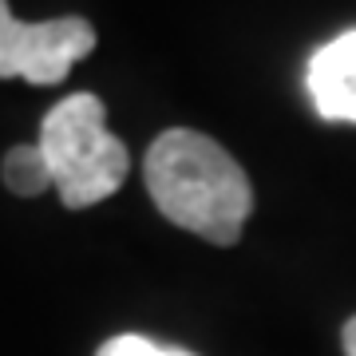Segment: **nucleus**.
<instances>
[{"mask_svg": "<svg viewBox=\"0 0 356 356\" xmlns=\"http://www.w3.org/2000/svg\"><path fill=\"white\" fill-rule=\"evenodd\" d=\"M4 186L20 198H36L51 186V170H48V159L40 151V143H20L13 151L4 154Z\"/></svg>", "mask_w": 356, "mask_h": 356, "instance_id": "39448f33", "label": "nucleus"}, {"mask_svg": "<svg viewBox=\"0 0 356 356\" xmlns=\"http://www.w3.org/2000/svg\"><path fill=\"white\" fill-rule=\"evenodd\" d=\"M305 88L325 123H356V28L309 56Z\"/></svg>", "mask_w": 356, "mask_h": 356, "instance_id": "20e7f679", "label": "nucleus"}, {"mask_svg": "<svg viewBox=\"0 0 356 356\" xmlns=\"http://www.w3.org/2000/svg\"><path fill=\"white\" fill-rule=\"evenodd\" d=\"M36 143L48 159L51 186L60 191L67 210H88L111 198L131 170L127 147L107 131V111L91 91L56 103L44 115Z\"/></svg>", "mask_w": 356, "mask_h": 356, "instance_id": "f03ea898", "label": "nucleus"}, {"mask_svg": "<svg viewBox=\"0 0 356 356\" xmlns=\"http://www.w3.org/2000/svg\"><path fill=\"white\" fill-rule=\"evenodd\" d=\"M95 48V28L83 16L60 20H16L8 0H0V79H28L36 88L64 83L76 60Z\"/></svg>", "mask_w": 356, "mask_h": 356, "instance_id": "7ed1b4c3", "label": "nucleus"}, {"mask_svg": "<svg viewBox=\"0 0 356 356\" xmlns=\"http://www.w3.org/2000/svg\"><path fill=\"white\" fill-rule=\"evenodd\" d=\"M95 356H194V353L159 344V341H151V337H139V332H123V337H111Z\"/></svg>", "mask_w": 356, "mask_h": 356, "instance_id": "423d86ee", "label": "nucleus"}, {"mask_svg": "<svg viewBox=\"0 0 356 356\" xmlns=\"http://www.w3.org/2000/svg\"><path fill=\"white\" fill-rule=\"evenodd\" d=\"M143 178L175 226L214 245H234L254 214V186L226 147L198 131L170 127L151 143Z\"/></svg>", "mask_w": 356, "mask_h": 356, "instance_id": "f257e3e1", "label": "nucleus"}, {"mask_svg": "<svg viewBox=\"0 0 356 356\" xmlns=\"http://www.w3.org/2000/svg\"><path fill=\"white\" fill-rule=\"evenodd\" d=\"M341 341H344V356H356V317H353V321H344Z\"/></svg>", "mask_w": 356, "mask_h": 356, "instance_id": "0eeeda50", "label": "nucleus"}]
</instances>
